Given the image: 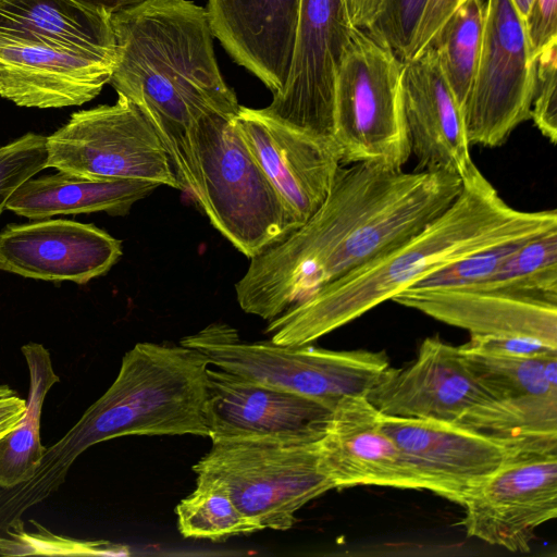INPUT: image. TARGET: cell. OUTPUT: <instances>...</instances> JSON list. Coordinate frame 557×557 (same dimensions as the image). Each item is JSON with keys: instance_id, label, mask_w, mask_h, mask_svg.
<instances>
[{"instance_id": "4fadbf2b", "label": "cell", "mask_w": 557, "mask_h": 557, "mask_svg": "<svg viewBox=\"0 0 557 557\" xmlns=\"http://www.w3.org/2000/svg\"><path fill=\"white\" fill-rule=\"evenodd\" d=\"M462 506L468 536L529 552L534 530L557 516V455L504 462Z\"/></svg>"}, {"instance_id": "277c9868", "label": "cell", "mask_w": 557, "mask_h": 557, "mask_svg": "<svg viewBox=\"0 0 557 557\" xmlns=\"http://www.w3.org/2000/svg\"><path fill=\"white\" fill-rule=\"evenodd\" d=\"M208 358L184 345L138 343L127 351L109 389L53 446L34 476L3 491L16 515L50 496L88 447L126 435L209 437L205 420Z\"/></svg>"}, {"instance_id": "b9f144b4", "label": "cell", "mask_w": 557, "mask_h": 557, "mask_svg": "<svg viewBox=\"0 0 557 557\" xmlns=\"http://www.w3.org/2000/svg\"><path fill=\"white\" fill-rule=\"evenodd\" d=\"M13 394H16V392L14 389L9 387L8 385L0 384V396L1 395H13Z\"/></svg>"}, {"instance_id": "d590c367", "label": "cell", "mask_w": 557, "mask_h": 557, "mask_svg": "<svg viewBox=\"0 0 557 557\" xmlns=\"http://www.w3.org/2000/svg\"><path fill=\"white\" fill-rule=\"evenodd\" d=\"M533 55L557 39V0H533L523 20Z\"/></svg>"}, {"instance_id": "44dd1931", "label": "cell", "mask_w": 557, "mask_h": 557, "mask_svg": "<svg viewBox=\"0 0 557 557\" xmlns=\"http://www.w3.org/2000/svg\"><path fill=\"white\" fill-rule=\"evenodd\" d=\"M379 414L363 396L345 398L334 407L318 445L335 488L380 485L428 490L382 430Z\"/></svg>"}, {"instance_id": "f1b7e54d", "label": "cell", "mask_w": 557, "mask_h": 557, "mask_svg": "<svg viewBox=\"0 0 557 557\" xmlns=\"http://www.w3.org/2000/svg\"><path fill=\"white\" fill-rule=\"evenodd\" d=\"M177 528L184 537L221 541L258 531L237 508L220 480L198 474L196 488L176 508Z\"/></svg>"}, {"instance_id": "d6986e66", "label": "cell", "mask_w": 557, "mask_h": 557, "mask_svg": "<svg viewBox=\"0 0 557 557\" xmlns=\"http://www.w3.org/2000/svg\"><path fill=\"white\" fill-rule=\"evenodd\" d=\"M399 96L410 152L418 162L416 171L462 178L474 165L471 146L434 47L403 62Z\"/></svg>"}, {"instance_id": "e0dca14e", "label": "cell", "mask_w": 557, "mask_h": 557, "mask_svg": "<svg viewBox=\"0 0 557 557\" xmlns=\"http://www.w3.org/2000/svg\"><path fill=\"white\" fill-rule=\"evenodd\" d=\"M122 257V243L94 224L41 219L0 231V271L86 284Z\"/></svg>"}, {"instance_id": "484cf974", "label": "cell", "mask_w": 557, "mask_h": 557, "mask_svg": "<svg viewBox=\"0 0 557 557\" xmlns=\"http://www.w3.org/2000/svg\"><path fill=\"white\" fill-rule=\"evenodd\" d=\"M29 370L27 408L18 424L0 440V490L30 480L46 448L40 442V414L45 397L60 381L53 371L49 351L40 344L22 347Z\"/></svg>"}, {"instance_id": "f35d334b", "label": "cell", "mask_w": 557, "mask_h": 557, "mask_svg": "<svg viewBox=\"0 0 557 557\" xmlns=\"http://www.w3.org/2000/svg\"><path fill=\"white\" fill-rule=\"evenodd\" d=\"M381 0H346L352 26L366 30L374 20Z\"/></svg>"}, {"instance_id": "836d02e7", "label": "cell", "mask_w": 557, "mask_h": 557, "mask_svg": "<svg viewBox=\"0 0 557 557\" xmlns=\"http://www.w3.org/2000/svg\"><path fill=\"white\" fill-rule=\"evenodd\" d=\"M531 119L552 144L557 141V39L534 55Z\"/></svg>"}, {"instance_id": "d4e9b609", "label": "cell", "mask_w": 557, "mask_h": 557, "mask_svg": "<svg viewBox=\"0 0 557 557\" xmlns=\"http://www.w3.org/2000/svg\"><path fill=\"white\" fill-rule=\"evenodd\" d=\"M454 422L499 445L507 461L557 455V391L491 399Z\"/></svg>"}, {"instance_id": "f546056e", "label": "cell", "mask_w": 557, "mask_h": 557, "mask_svg": "<svg viewBox=\"0 0 557 557\" xmlns=\"http://www.w3.org/2000/svg\"><path fill=\"white\" fill-rule=\"evenodd\" d=\"M478 285L557 295V228L525 239Z\"/></svg>"}, {"instance_id": "8fae6325", "label": "cell", "mask_w": 557, "mask_h": 557, "mask_svg": "<svg viewBox=\"0 0 557 557\" xmlns=\"http://www.w3.org/2000/svg\"><path fill=\"white\" fill-rule=\"evenodd\" d=\"M352 27L346 0H299L289 73L265 107L332 146L334 81Z\"/></svg>"}, {"instance_id": "603a6c76", "label": "cell", "mask_w": 557, "mask_h": 557, "mask_svg": "<svg viewBox=\"0 0 557 557\" xmlns=\"http://www.w3.org/2000/svg\"><path fill=\"white\" fill-rule=\"evenodd\" d=\"M112 15L78 0H0V34L115 61Z\"/></svg>"}, {"instance_id": "cb8c5ba5", "label": "cell", "mask_w": 557, "mask_h": 557, "mask_svg": "<svg viewBox=\"0 0 557 557\" xmlns=\"http://www.w3.org/2000/svg\"><path fill=\"white\" fill-rule=\"evenodd\" d=\"M161 186L146 180H89L59 171L24 182L7 209L30 220L95 212L125 215L135 202Z\"/></svg>"}, {"instance_id": "7402d4cb", "label": "cell", "mask_w": 557, "mask_h": 557, "mask_svg": "<svg viewBox=\"0 0 557 557\" xmlns=\"http://www.w3.org/2000/svg\"><path fill=\"white\" fill-rule=\"evenodd\" d=\"M299 0H208L214 37L272 92L285 84L294 50Z\"/></svg>"}, {"instance_id": "8d00e7d4", "label": "cell", "mask_w": 557, "mask_h": 557, "mask_svg": "<svg viewBox=\"0 0 557 557\" xmlns=\"http://www.w3.org/2000/svg\"><path fill=\"white\" fill-rule=\"evenodd\" d=\"M462 1L429 0L411 44L407 61L419 55L430 47L445 21Z\"/></svg>"}, {"instance_id": "9a60e30c", "label": "cell", "mask_w": 557, "mask_h": 557, "mask_svg": "<svg viewBox=\"0 0 557 557\" xmlns=\"http://www.w3.org/2000/svg\"><path fill=\"white\" fill-rule=\"evenodd\" d=\"M379 422L428 491L460 505L507 461L499 445L454 421L380 413Z\"/></svg>"}, {"instance_id": "3957f363", "label": "cell", "mask_w": 557, "mask_h": 557, "mask_svg": "<svg viewBox=\"0 0 557 557\" xmlns=\"http://www.w3.org/2000/svg\"><path fill=\"white\" fill-rule=\"evenodd\" d=\"M454 202L416 235L322 286L270 321L277 345H308L482 249L557 228V211L511 208L473 165Z\"/></svg>"}, {"instance_id": "60d3db41", "label": "cell", "mask_w": 557, "mask_h": 557, "mask_svg": "<svg viewBox=\"0 0 557 557\" xmlns=\"http://www.w3.org/2000/svg\"><path fill=\"white\" fill-rule=\"evenodd\" d=\"M519 15L524 20L533 0H511Z\"/></svg>"}, {"instance_id": "7c38bea8", "label": "cell", "mask_w": 557, "mask_h": 557, "mask_svg": "<svg viewBox=\"0 0 557 557\" xmlns=\"http://www.w3.org/2000/svg\"><path fill=\"white\" fill-rule=\"evenodd\" d=\"M334 407L314 398L220 370H207L205 420L212 442L271 438L312 443Z\"/></svg>"}, {"instance_id": "e575fe53", "label": "cell", "mask_w": 557, "mask_h": 557, "mask_svg": "<svg viewBox=\"0 0 557 557\" xmlns=\"http://www.w3.org/2000/svg\"><path fill=\"white\" fill-rule=\"evenodd\" d=\"M467 345L471 348L518 357H543L557 354V347L539 338L519 335H474Z\"/></svg>"}, {"instance_id": "4316f807", "label": "cell", "mask_w": 557, "mask_h": 557, "mask_svg": "<svg viewBox=\"0 0 557 557\" xmlns=\"http://www.w3.org/2000/svg\"><path fill=\"white\" fill-rule=\"evenodd\" d=\"M467 367L493 399L557 391V354L518 357L459 346Z\"/></svg>"}, {"instance_id": "ba28073f", "label": "cell", "mask_w": 557, "mask_h": 557, "mask_svg": "<svg viewBox=\"0 0 557 557\" xmlns=\"http://www.w3.org/2000/svg\"><path fill=\"white\" fill-rule=\"evenodd\" d=\"M193 469L197 475L223 482L237 508L258 531L290 529L300 508L335 488L318 442L215 441Z\"/></svg>"}, {"instance_id": "1f68e13d", "label": "cell", "mask_w": 557, "mask_h": 557, "mask_svg": "<svg viewBox=\"0 0 557 557\" xmlns=\"http://www.w3.org/2000/svg\"><path fill=\"white\" fill-rule=\"evenodd\" d=\"M47 136L26 133L0 145V215L13 193L46 169Z\"/></svg>"}, {"instance_id": "4dcf8cb0", "label": "cell", "mask_w": 557, "mask_h": 557, "mask_svg": "<svg viewBox=\"0 0 557 557\" xmlns=\"http://www.w3.org/2000/svg\"><path fill=\"white\" fill-rule=\"evenodd\" d=\"M428 2L381 0L377 13L366 32L405 62Z\"/></svg>"}, {"instance_id": "8992f818", "label": "cell", "mask_w": 557, "mask_h": 557, "mask_svg": "<svg viewBox=\"0 0 557 557\" xmlns=\"http://www.w3.org/2000/svg\"><path fill=\"white\" fill-rule=\"evenodd\" d=\"M181 345L199 350L219 369L332 407L348 397H366L389 367L384 351L244 342L226 323L209 324Z\"/></svg>"}, {"instance_id": "74e56055", "label": "cell", "mask_w": 557, "mask_h": 557, "mask_svg": "<svg viewBox=\"0 0 557 557\" xmlns=\"http://www.w3.org/2000/svg\"><path fill=\"white\" fill-rule=\"evenodd\" d=\"M26 408L27 401L17 394L0 396V440L18 424Z\"/></svg>"}, {"instance_id": "2e32d148", "label": "cell", "mask_w": 557, "mask_h": 557, "mask_svg": "<svg viewBox=\"0 0 557 557\" xmlns=\"http://www.w3.org/2000/svg\"><path fill=\"white\" fill-rule=\"evenodd\" d=\"M392 300L471 336H529L557 347V295L481 285L413 286Z\"/></svg>"}, {"instance_id": "ab89813d", "label": "cell", "mask_w": 557, "mask_h": 557, "mask_svg": "<svg viewBox=\"0 0 557 557\" xmlns=\"http://www.w3.org/2000/svg\"><path fill=\"white\" fill-rule=\"evenodd\" d=\"M91 7L104 9L111 13H115L122 9L131 7L141 0H78Z\"/></svg>"}, {"instance_id": "ffe728a7", "label": "cell", "mask_w": 557, "mask_h": 557, "mask_svg": "<svg viewBox=\"0 0 557 557\" xmlns=\"http://www.w3.org/2000/svg\"><path fill=\"white\" fill-rule=\"evenodd\" d=\"M114 60L0 34V96L18 107L59 109L95 99Z\"/></svg>"}, {"instance_id": "52a82bcc", "label": "cell", "mask_w": 557, "mask_h": 557, "mask_svg": "<svg viewBox=\"0 0 557 557\" xmlns=\"http://www.w3.org/2000/svg\"><path fill=\"white\" fill-rule=\"evenodd\" d=\"M401 69L391 49L352 27L334 81L332 144L341 164H406L411 152L400 107Z\"/></svg>"}, {"instance_id": "30bf717a", "label": "cell", "mask_w": 557, "mask_h": 557, "mask_svg": "<svg viewBox=\"0 0 557 557\" xmlns=\"http://www.w3.org/2000/svg\"><path fill=\"white\" fill-rule=\"evenodd\" d=\"M534 55L511 0H487L481 53L463 111L470 146L494 148L531 119Z\"/></svg>"}, {"instance_id": "7a4b0ae2", "label": "cell", "mask_w": 557, "mask_h": 557, "mask_svg": "<svg viewBox=\"0 0 557 557\" xmlns=\"http://www.w3.org/2000/svg\"><path fill=\"white\" fill-rule=\"evenodd\" d=\"M115 63L109 81L149 121L180 183L198 206L201 180L191 129L202 114L240 104L214 53L207 9L190 0H141L111 17Z\"/></svg>"}, {"instance_id": "5b68a950", "label": "cell", "mask_w": 557, "mask_h": 557, "mask_svg": "<svg viewBox=\"0 0 557 557\" xmlns=\"http://www.w3.org/2000/svg\"><path fill=\"white\" fill-rule=\"evenodd\" d=\"M234 116L210 111L191 129L201 180V209L210 223L249 259L300 226L247 144Z\"/></svg>"}, {"instance_id": "5bb4252c", "label": "cell", "mask_w": 557, "mask_h": 557, "mask_svg": "<svg viewBox=\"0 0 557 557\" xmlns=\"http://www.w3.org/2000/svg\"><path fill=\"white\" fill-rule=\"evenodd\" d=\"M249 150L300 225L324 202L341 165L327 141L270 113L240 106L234 117Z\"/></svg>"}, {"instance_id": "d6a6232c", "label": "cell", "mask_w": 557, "mask_h": 557, "mask_svg": "<svg viewBox=\"0 0 557 557\" xmlns=\"http://www.w3.org/2000/svg\"><path fill=\"white\" fill-rule=\"evenodd\" d=\"M525 239L528 238L498 244L471 253L432 273L413 286L459 287L484 283Z\"/></svg>"}, {"instance_id": "6da1fadb", "label": "cell", "mask_w": 557, "mask_h": 557, "mask_svg": "<svg viewBox=\"0 0 557 557\" xmlns=\"http://www.w3.org/2000/svg\"><path fill=\"white\" fill-rule=\"evenodd\" d=\"M451 173L341 164L321 207L250 259L235 284L239 307L273 320L322 286L419 233L457 198Z\"/></svg>"}, {"instance_id": "ac0fdd59", "label": "cell", "mask_w": 557, "mask_h": 557, "mask_svg": "<svg viewBox=\"0 0 557 557\" xmlns=\"http://www.w3.org/2000/svg\"><path fill=\"white\" fill-rule=\"evenodd\" d=\"M366 398L382 414L453 422L493 399L462 359L459 348L425 338L407 368L391 366Z\"/></svg>"}, {"instance_id": "9c48e42d", "label": "cell", "mask_w": 557, "mask_h": 557, "mask_svg": "<svg viewBox=\"0 0 557 557\" xmlns=\"http://www.w3.org/2000/svg\"><path fill=\"white\" fill-rule=\"evenodd\" d=\"M46 148V169L89 180H146L180 189L156 131L122 95L113 104L74 112L47 136Z\"/></svg>"}, {"instance_id": "83f0119b", "label": "cell", "mask_w": 557, "mask_h": 557, "mask_svg": "<svg viewBox=\"0 0 557 557\" xmlns=\"http://www.w3.org/2000/svg\"><path fill=\"white\" fill-rule=\"evenodd\" d=\"M484 20L485 3L482 0H463L430 45L437 51L443 73L461 112L481 53Z\"/></svg>"}]
</instances>
